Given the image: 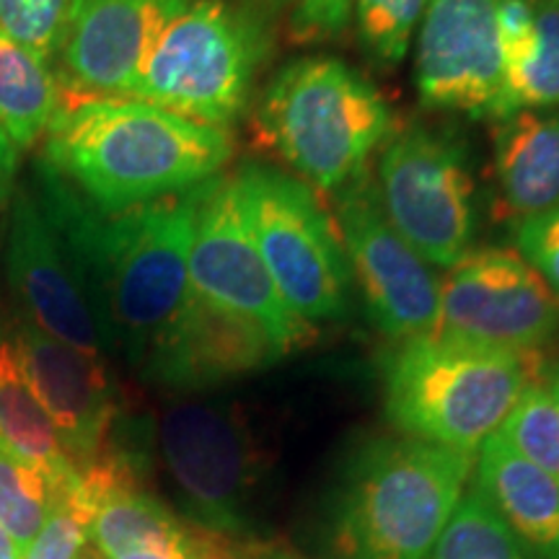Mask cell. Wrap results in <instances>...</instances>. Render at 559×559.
Masks as SVG:
<instances>
[{
  "label": "cell",
  "mask_w": 559,
  "mask_h": 559,
  "mask_svg": "<svg viewBox=\"0 0 559 559\" xmlns=\"http://www.w3.org/2000/svg\"><path fill=\"white\" fill-rule=\"evenodd\" d=\"M495 218L523 221L559 207V115L521 109L492 132Z\"/></svg>",
  "instance_id": "18"
},
{
  "label": "cell",
  "mask_w": 559,
  "mask_h": 559,
  "mask_svg": "<svg viewBox=\"0 0 559 559\" xmlns=\"http://www.w3.org/2000/svg\"><path fill=\"white\" fill-rule=\"evenodd\" d=\"M187 267L194 293L257 321L277 342L283 355L317 340V330L298 319L280 298L243 218L234 174H218L207 181L194 218Z\"/></svg>",
  "instance_id": "12"
},
{
  "label": "cell",
  "mask_w": 559,
  "mask_h": 559,
  "mask_svg": "<svg viewBox=\"0 0 559 559\" xmlns=\"http://www.w3.org/2000/svg\"><path fill=\"white\" fill-rule=\"evenodd\" d=\"M207 181L120 213H99L41 160L34 164L32 192L86 293L107 347L120 345L135 368L190 293L187 262Z\"/></svg>",
  "instance_id": "1"
},
{
  "label": "cell",
  "mask_w": 559,
  "mask_h": 559,
  "mask_svg": "<svg viewBox=\"0 0 559 559\" xmlns=\"http://www.w3.org/2000/svg\"><path fill=\"white\" fill-rule=\"evenodd\" d=\"M243 218L285 306L304 319L347 317L353 272L337 221L304 179L262 164L234 174Z\"/></svg>",
  "instance_id": "7"
},
{
  "label": "cell",
  "mask_w": 559,
  "mask_h": 559,
  "mask_svg": "<svg viewBox=\"0 0 559 559\" xmlns=\"http://www.w3.org/2000/svg\"><path fill=\"white\" fill-rule=\"evenodd\" d=\"M0 445L45 474L55 492L79 474L58 428L34 396L13 337H0Z\"/></svg>",
  "instance_id": "20"
},
{
  "label": "cell",
  "mask_w": 559,
  "mask_h": 559,
  "mask_svg": "<svg viewBox=\"0 0 559 559\" xmlns=\"http://www.w3.org/2000/svg\"><path fill=\"white\" fill-rule=\"evenodd\" d=\"M68 9L70 0H0V32L52 66Z\"/></svg>",
  "instance_id": "28"
},
{
  "label": "cell",
  "mask_w": 559,
  "mask_h": 559,
  "mask_svg": "<svg viewBox=\"0 0 559 559\" xmlns=\"http://www.w3.org/2000/svg\"><path fill=\"white\" fill-rule=\"evenodd\" d=\"M257 128L306 185L340 192L368 169L391 115L368 79L337 58H298L262 91Z\"/></svg>",
  "instance_id": "6"
},
{
  "label": "cell",
  "mask_w": 559,
  "mask_h": 559,
  "mask_svg": "<svg viewBox=\"0 0 559 559\" xmlns=\"http://www.w3.org/2000/svg\"><path fill=\"white\" fill-rule=\"evenodd\" d=\"M542 379H544V383H547V389L551 391V396H555V402L559 404V366L551 370H544Z\"/></svg>",
  "instance_id": "35"
},
{
  "label": "cell",
  "mask_w": 559,
  "mask_h": 559,
  "mask_svg": "<svg viewBox=\"0 0 559 559\" xmlns=\"http://www.w3.org/2000/svg\"><path fill=\"white\" fill-rule=\"evenodd\" d=\"M239 559H304L298 555H288V551L277 549H251V551H239Z\"/></svg>",
  "instance_id": "33"
},
{
  "label": "cell",
  "mask_w": 559,
  "mask_h": 559,
  "mask_svg": "<svg viewBox=\"0 0 559 559\" xmlns=\"http://www.w3.org/2000/svg\"><path fill=\"white\" fill-rule=\"evenodd\" d=\"M472 487L536 559H559V479L515 453L498 432L477 451Z\"/></svg>",
  "instance_id": "19"
},
{
  "label": "cell",
  "mask_w": 559,
  "mask_h": 559,
  "mask_svg": "<svg viewBox=\"0 0 559 559\" xmlns=\"http://www.w3.org/2000/svg\"><path fill=\"white\" fill-rule=\"evenodd\" d=\"M0 559H24V549L11 539V534L0 526Z\"/></svg>",
  "instance_id": "32"
},
{
  "label": "cell",
  "mask_w": 559,
  "mask_h": 559,
  "mask_svg": "<svg viewBox=\"0 0 559 559\" xmlns=\"http://www.w3.org/2000/svg\"><path fill=\"white\" fill-rule=\"evenodd\" d=\"M474 459L407 436L362 443L330 510L334 559H428L469 487Z\"/></svg>",
  "instance_id": "3"
},
{
  "label": "cell",
  "mask_w": 559,
  "mask_h": 559,
  "mask_svg": "<svg viewBox=\"0 0 559 559\" xmlns=\"http://www.w3.org/2000/svg\"><path fill=\"white\" fill-rule=\"evenodd\" d=\"M158 449L192 521L205 534L241 539L260 479V453L226 404L177 402L158 423Z\"/></svg>",
  "instance_id": "9"
},
{
  "label": "cell",
  "mask_w": 559,
  "mask_h": 559,
  "mask_svg": "<svg viewBox=\"0 0 559 559\" xmlns=\"http://www.w3.org/2000/svg\"><path fill=\"white\" fill-rule=\"evenodd\" d=\"M513 241L521 260L559 298V207L519 221L513 230Z\"/></svg>",
  "instance_id": "30"
},
{
  "label": "cell",
  "mask_w": 559,
  "mask_h": 559,
  "mask_svg": "<svg viewBox=\"0 0 559 559\" xmlns=\"http://www.w3.org/2000/svg\"><path fill=\"white\" fill-rule=\"evenodd\" d=\"M383 213L430 267L451 270L474 241V177L456 132L412 124L381 151Z\"/></svg>",
  "instance_id": "8"
},
{
  "label": "cell",
  "mask_w": 559,
  "mask_h": 559,
  "mask_svg": "<svg viewBox=\"0 0 559 559\" xmlns=\"http://www.w3.org/2000/svg\"><path fill=\"white\" fill-rule=\"evenodd\" d=\"M428 0H355V26L376 66H396L409 50L412 32Z\"/></svg>",
  "instance_id": "27"
},
{
  "label": "cell",
  "mask_w": 559,
  "mask_h": 559,
  "mask_svg": "<svg viewBox=\"0 0 559 559\" xmlns=\"http://www.w3.org/2000/svg\"><path fill=\"white\" fill-rule=\"evenodd\" d=\"M428 559H536L526 544L510 531L498 510L481 498L477 489L466 487L464 498L438 536Z\"/></svg>",
  "instance_id": "23"
},
{
  "label": "cell",
  "mask_w": 559,
  "mask_h": 559,
  "mask_svg": "<svg viewBox=\"0 0 559 559\" xmlns=\"http://www.w3.org/2000/svg\"><path fill=\"white\" fill-rule=\"evenodd\" d=\"M230 156L228 130L138 99L60 94L37 160L94 210L120 213L218 177Z\"/></svg>",
  "instance_id": "2"
},
{
  "label": "cell",
  "mask_w": 559,
  "mask_h": 559,
  "mask_svg": "<svg viewBox=\"0 0 559 559\" xmlns=\"http://www.w3.org/2000/svg\"><path fill=\"white\" fill-rule=\"evenodd\" d=\"M280 358H285L283 349L264 326L190 288L138 368L145 381L160 389L194 394L260 373Z\"/></svg>",
  "instance_id": "14"
},
{
  "label": "cell",
  "mask_w": 559,
  "mask_h": 559,
  "mask_svg": "<svg viewBox=\"0 0 559 559\" xmlns=\"http://www.w3.org/2000/svg\"><path fill=\"white\" fill-rule=\"evenodd\" d=\"M79 559H86V557H79Z\"/></svg>",
  "instance_id": "37"
},
{
  "label": "cell",
  "mask_w": 559,
  "mask_h": 559,
  "mask_svg": "<svg viewBox=\"0 0 559 559\" xmlns=\"http://www.w3.org/2000/svg\"><path fill=\"white\" fill-rule=\"evenodd\" d=\"M534 55L506 79V117L521 109L559 107V0H534Z\"/></svg>",
  "instance_id": "24"
},
{
  "label": "cell",
  "mask_w": 559,
  "mask_h": 559,
  "mask_svg": "<svg viewBox=\"0 0 559 559\" xmlns=\"http://www.w3.org/2000/svg\"><path fill=\"white\" fill-rule=\"evenodd\" d=\"M353 0H296L290 32L300 45L337 39L345 32Z\"/></svg>",
  "instance_id": "31"
},
{
  "label": "cell",
  "mask_w": 559,
  "mask_h": 559,
  "mask_svg": "<svg viewBox=\"0 0 559 559\" xmlns=\"http://www.w3.org/2000/svg\"><path fill=\"white\" fill-rule=\"evenodd\" d=\"M417 39L415 83L428 109L466 111L472 120L506 117L495 0H428Z\"/></svg>",
  "instance_id": "13"
},
{
  "label": "cell",
  "mask_w": 559,
  "mask_h": 559,
  "mask_svg": "<svg viewBox=\"0 0 559 559\" xmlns=\"http://www.w3.org/2000/svg\"><path fill=\"white\" fill-rule=\"evenodd\" d=\"M438 334L539 355L559 334V298L519 251H469L440 283Z\"/></svg>",
  "instance_id": "11"
},
{
  "label": "cell",
  "mask_w": 559,
  "mask_h": 559,
  "mask_svg": "<svg viewBox=\"0 0 559 559\" xmlns=\"http://www.w3.org/2000/svg\"><path fill=\"white\" fill-rule=\"evenodd\" d=\"M192 531L151 492L140 487L138 464L130 466L104 495L88 542L96 555L128 559L143 551L169 549L192 539Z\"/></svg>",
  "instance_id": "21"
},
{
  "label": "cell",
  "mask_w": 559,
  "mask_h": 559,
  "mask_svg": "<svg viewBox=\"0 0 559 559\" xmlns=\"http://www.w3.org/2000/svg\"><path fill=\"white\" fill-rule=\"evenodd\" d=\"M251 3L257 5V9H260L264 16H277L280 11H285L288 9V5H293L296 3V0H251Z\"/></svg>",
  "instance_id": "34"
},
{
  "label": "cell",
  "mask_w": 559,
  "mask_h": 559,
  "mask_svg": "<svg viewBox=\"0 0 559 559\" xmlns=\"http://www.w3.org/2000/svg\"><path fill=\"white\" fill-rule=\"evenodd\" d=\"M498 436L515 453L559 479V404L542 376L523 389Z\"/></svg>",
  "instance_id": "25"
},
{
  "label": "cell",
  "mask_w": 559,
  "mask_h": 559,
  "mask_svg": "<svg viewBox=\"0 0 559 559\" xmlns=\"http://www.w3.org/2000/svg\"><path fill=\"white\" fill-rule=\"evenodd\" d=\"M58 107L60 83L50 62L0 32V130L19 153L45 138Z\"/></svg>",
  "instance_id": "22"
},
{
  "label": "cell",
  "mask_w": 559,
  "mask_h": 559,
  "mask_svg": "<svg viewBox=\"0 0 559 559\" xmlns=\"http://www.w3.org/2000/svg\"><path fill=\"white\" fill-rule=\"evenodd\" d=\"M86 559H107V557H102V555H96V551H94V555H86Z\"/></svg>",
  "instance_id": "36"
},
{
  "label": "cell",
  "mask_w": 559,
  "mask_h": 559,
  "mask_svg": "<svg viewBox=\"0 0 559 559\" xmlns=\"http://www.w3.org/2000/svg\"><path fill=\"white\" fill-rule=\"evenodd\" d=\"M94 508L75 492L73 481L55 492L50 515L39 528L37 539L24 551V559H79L88 544Z\"/></svg>",
  "instance_id": "29"
},
{
  "label": "cell",
  "mask_w": 559,
  "mask_h": 559,
  "mask_svg": "<svg viewBox=\"0 0 559 559\" xmlns=\"http://www.w3.org/2000/svg\"><path fill=\"white\" fill-rule=\"evenodd\" d=\"M21 366L41 407L50 415L73 464L86 466L107 445L117 417V391L99 355H88L50 337L32 321H19Z\"/></svg>",
  "instance_id": "17"
},
{
  "label": "cell",
  "mask_w": 559,
  "mask_h": 559,
  "mask_svg": "<svg viewBox=\"0 0 559 559\" xmlns=\"http://www.w3.org/2000/svg\"><path fill=\"white\" fill-rule=\"evenodd\" d=\"M171 0H70L52 70L62 96L132 99Z\"/></svg>",
  "instance_id": "16"
},
{
  "label": "cell",
  "mask_w": 559,
  "mask_h": 559,
  "mask_svg": "<svg viewBox=\"0 0 559 559\" xmlns=\"http://www.w3.org/2000/svg\"><path fill=\"white\" fill-rule=\"evenodd\" d=\"M272 52L270 16L249 0H171L132 99L228 130Z\"/></svg>",
  "instance_id": "5"
},
{
  "label": "cell",
  "mask_w": 559,
  "mask_h": 559,
  "mask_svg": "<svg viewBox=\"0 0 559 559\" xmlns=\"http://www.w3.org/2000/svg\"><path fill=\"white\" fill-rule=\"evenodd\" d=\"M5 275L26 321L70 347L104 358L109 347L96 313L29 187H16L11 198Z\"/></svg>",
  "instance_id": "15"
},
{
  "label": "cell",
  "mask_w": 559,
  "mask_h": 559,
  "mask_svg": "<svg viewBox=\"0 0 559 559\" xmlns=\"http://www.w3.org/2000/svg\"><path fill=\"white\" fill-rule=\"evenodd\" d=\"M536 376L539 355L440 334L404 340L383 358V409L402 436L477 453Z\"/></svg>",
  "instance_id": "4"
},
{
  "label": "cell",
  "mask_w": 559,
  "mask_h": 559,
  "mask_svg": "<svg viewBox=\"0 0 559 559\" xmlns=\"http://www.w3.org/2000/svg\"><path fill=\"white\" fill-rule=\"evenodd\" d=\"M52 500L55 489L45 474L0 445V526L24 551L45 526Z\"/></svg>",
  "instance_id": "26"
},
{
  "label": "cell",
  "mask_w": 559,
  "mask_h": 559,
  "mask_svg": "<svg viewBox=\"0 0 559 559\" xmlns=\"http://www.w3.org/2000/svg\"><path fill=\"white\" fill-rule=\"evenodd\" d=\"M337 194V228L349 272L376 330L394 342L432 337L440 326L436 272L383 213L368 169Z\"/></svg>",
  "instance_id": "10"
}]
</instances>
